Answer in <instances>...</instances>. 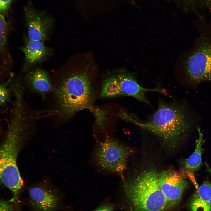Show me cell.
<instances>
[{
    "label": "cell",
    "instance_id": "obj_1",
    "mask_svg": "<svg viewBox=\"0 0 211 211\" xmlns=\"http://www.w3.org/2000/svg\"><path fill=\"white\" fill-rule=\"evenodd\" d=\"M54 86L57 113L64 120L84 109H89L93 112L96 110L93 104L96 92L92 79L86 73L69 74Z\"/></svg>",
    "mask_w": 211,
    "mask_h": 211
},
{
    "label": "cell",
    "instance_id": "obj_2",
    "mask_svg": "<svg viewBox=\"0 0 211 211\" xmlns=\"http://www.w3.org/2000/svg\"><path fill=\"white\" fill-rule=\"evenodd\" d=\"M12 115L7 135L0 146V183L11 191L16 200L23 184L17 160L25 121L24 115L21 112H15Z\"/></svg>",
    "mask_w": 211,
    "mask_h": 211
},
{
    "label": "cell",
    "instance_id": "obj_3",
    "mask_svg": "<svg viewBox=\"0 0 211 211\" xmlns=\"http://www.w3.org/2000/svg\"><path fill=\"white\" fill-rule=\"evenodd\" d=\"M159 173L155 169L143 170L126 181V196L135 211H165L168 208L159 184Z\"/></svg>",
    "mask_w": 211,
    "mask_h": 211
},
{
    "label": "cell",
    "instance_id": "obj_4",
    "mask_svg": "<svg viewBox=\"0 0 211 211\" xmlns=\"http://www.w3.org/2000/svg\"><path fill=\"white\" fill-rule=\"evenodd\" d=\"M133 122L171 144L183 138L191 124L183 108L164 102H159L157 110L149 121L141 123L135 120Z\"/></svg>",
    "mask_w": 211,
    "mask_h": 211
},
{
    "label": "cell",
    "instance_id": "obj_5",
    "mask_svg": "<svg viewBox=\"0 0 211 211\" xmlns=\"http://www.w3.org/2000/svg\"><path fill=\"white\" fill-rule=\"evenodd\" d=\"M198 31V37L184 68L186 80L193 85L211 81V30Z\"/></svg>",
    "mask_w": 211,
    "mask_h": 211
},
{
    "label": "cell",
    "instance_id": "obj_6",
    "mask_svg": "<svg viewBox=\"0 0 211 211\" xmlns=\"http://www.w3.org/2000/svg\"><path fill=\"white\" fill-rule=\"evenodd\" d=\"M133 152L131 148L110 138L98 144L94 152V159L101 170L122 176L128 158Z\"/></svg>",
    "mask_w": 211,
    "mask_h": 211
},
{
    "label": "cell",
    "instance_id": "obj_7",
    "mask_svg": "<svg viewBox=\"0 0 211 211\" xmlns=\"http://www.w3.org/2000/svg\"><path fill=\"white\" fill-rule=\"evenodd\" d=\"M165 89L156 87L147 89L141 86L134 76L128 73L110 76L103 81L100 96L101 98H114L122 96H131L148 103L144 93L146 91L162 92Z\"/></svg>",
    "mask_w": 211,
    "mask_h": 211
},
{
    "label": "cell",
    "instance_id": "obj_8",
    "mask_svg": "<svg viewBox=\"0 0 211 211\" xmlns=\"http://www.w3.org/2000/svg\"><path fill=\"white\" fill-rule=\"evenodd\" d=\"M186 175L182 171L166 170L159 173V184L166 201L167 207L178 204L187 187Z\"/></svg>",
    "mask_w": 211,
    "mask_h": 211
},
{
    "label": "cell",
    "instance_id": "obj_9",
    "mask_svg": "<svg viewBox=\"0 0 211 211\" xmlns=\"http://www.w3.org/2000/svg\"><path fill=\"white\" fill-rule=\"evenodd\" d=\"M24 11L28 39L43 42L52 28V19L29 6L25 7Z\"/></svg>",
    "mask_w": 211,
    "mask_h": 211
},
{
    "label": "cell",
    "instance_id": "obj_10",
    "mask_svg": "<svg viewBox=\"0 0 211 211\" xmlns=\"http://www.w3.org/2000/svg\"><path fill=\"white\" fill-rule=\"evenodd\" d=\"M29 201L33 211H54L58 207L60 199L50 190L34 187L29 191Z\"/></svg>",
    "mask_w": 211,
    "mask_h": 211
},
{
    "label": "cell",
    "instance_id": "obj_11",
    "mask_svg": "<svg viewBox=\"0 0 211 211\" xmlns=\"http://www.w3.org/2000/svg\"><path fill=\"white\" fill-rule=\"evenodd\" d=\"M25 81L28 88L43 97L53 91L54 85L48 74L41 69H36L28 73L25 77Z\"/></svg>",
    "mask_w": 211,
    "mask_h": 211
},
{
    "label": "cell",
    "instance_id": "obj_12",
    "mask_svg": "<svg viewBox=\"0 0 211 211\" xmlns=\"http://www.w3.org/2000/svg\"><path fill=\"white\" fill-rule=\"evenodd\" d=\"M22 50L25 56L24 70L42 60L50 52L49 49L45 46L43 41L29 39L26 40Z\"/></svg>",
    "mask_w": 211,
    "mask_h": 211
},
{
    "label": "cell",
    "instance_id": "obj_13",
    "mask_svg": "<svg viewBox=\"0 0 211 211\" xmlns=\"http://www.w3.org/2000/svg\"><path fill=\"white\" fill-rule=\"evenodd\" d=\"M211 197V183L206 180L197 188L190 204L191 211H209L208 204Z\"/></svg>",
    "mask_w": 211,
    "mask_h": 211
},
{
    "label": "cell",
    "instance_id": "obj_14",
    "mask_svg": "<svg viewBox=\"0 0 211 211\" xmlns=\"http://www.w3.org/2000/svg\"><path fill=\"white\" fill-rule=\"evenodd\" d=\"M198 138L196 141V147L191 156L184 162L183 172L185 173H194L200 168L202 165V146L204 142L203 134L200 128L198 129Z\"/></svg>",
    "mask_w": 211,
    "mask_h": 211
},
{
    "label": "cell",
    "instance_id": "obj_15",
    "mask_svg": "<svg viewBox=\"0 0 211 211\" xmlns=\"http://www.w3.org/2000/svg\"><path fill=\"white\" fill-rule=\"evenodd\" d=\"M8 23L0 14V54L4 51L8 31Z\"/></svg>",
    "mask_w": 211,
    "mask_h": 211
},
{
    "label": "cell",
    "instance_id": "obj_16",
    "mask_svg": "<svg viewBox=\"0 0 211 211\" xmlns=\"http://www.w3.org/2000/svg\"><path fill=\"white\" fill-rule=\"evenodd\" d=\"M5 83L0 84V105L5 103L8 100L9 94Z\"/></svg>",
    "mask_w": 211,
    "mask_h": 211
},
{
    "label": "cell",
    "instance_id": "obj_17",
    "mask_svg": "<svg viewBox=\"0 0 211 211\" xmlns=\"http://www.w3.org/2000/svg\"><path fill=\"white\" fill-rule=\"evenodd\" d=\"M0 211H14L11 202L0 199Z\"/></svg>",
    "mask_w": 211,
    "mask_h": 211
},
{
    "label": "cell",
    "instance_id": "obj_18",
    "mask_svg": "<svg viewBox=\"0 0 211 211\" xmlns=\"http://www.w3.org/2000/svg\"><path fill=\"white\" fill-rule=\"evenodd\" d=\"M13 0H0V13H7L10 7Z\"/></svg>",
    "mask_w": 211,
    "mask_h": 211
},
{
    "label": "cell",
    "instance_id": "obj_19",
    "mask_svg": "<svg viewBox=\"0 0 211 211\" xmlns=\"http://www.w3.org/2000/svg\"><path fill=\"white\" fill-rule=\"evenodd\" d=\"M114 208L113 205L105 204L102 205L92 211H113Z\"/></svg>",
    "mask_w": 211,
    "mask_h": 211
},
{
    "label": "cell",
    "instance_id": "obj_20",
    "mask_svg": "<svg viewBox=\"0 0 211 211\" xmlns=\"http://www.w3.org/2000/svg\"><path fill=\"white\" fill-rule=\"evenodd\" d=\"M206 169L207 171L211 173V167H210L207 164L205 163Z\"/></svg>",
    "mask_w": 211,
    "mask_h": 211
},
{
    "label": "cell",
    "instance_id": "obj_21",
    "mask_svg": "<svg viewBox=\"0 0 211 211\" xmlns=\"http://www.w3.org/2000/svg\"><path fill=\"white\" fill-rule=\"evenodd\" d=\"M209 211H211V197L209 201L208 204Z\"/></svg>",
    "mask_w": 211,
    "mask_h": 211
}]
</instances>
